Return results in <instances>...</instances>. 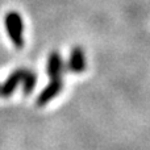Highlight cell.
Masks as SVG:
<instances>
[{"label":"cell","mask_w":150,"mask_h":150,"mask_svg":"<svg viewBox=\"0 0 150 150\" xmlns=\"http://www.w3.org/2000/svg\"><path fill=\"white\" fill-rule=\"evenodd\" d=\"M4 24H5V29H7V33L9 36L11 41L13 42L17 49L24 47L25 44V40H24L23 32H24V21L21 18L20 13L16 12V11H11L5 15L4 18Z\"/></svg>","instance_id":"6da1fadb"},{"label":"cell","mask_w":150,"mask_h":150,"mask_svg":"<svg viewBox=\"0 0 150 150\" xmlns=\"http://www.w3.org/2000/svg\"><path fill=\"white\" fill-rule=\"evenodd\" d=\"M62 87H63V83L61 79H52V82H50L38 95L37 101H36L37 105L42 107V105H45V104H47L49 101H52L53 99L62 91Z\"/></svg>","instance_id":"7a4b0ae2"},{"label":"cell","mask_w":150,"mask_h":150,"mask_svg":"<svg viewBox=\"0 0 150 150\" xmlns=\"http://www.w3.org/2000/svg\"><path fill=\"white\" fill-rule=\"evenodd\" d=\"M23 73H24V69H18V70L13 71V73L7 78V80L3 83V86H0V96H3V98H9V96L15 92L18 83L21 82Z\"/></svg>","instance_id":"3957f363"},{"label":"cell","mask_w":150,"mask_h":150,"mask_svg":"<svg viewBox=\"0 0 150 150\" xmlns=\"http://www.w3.org/2000/svg\"><path fill=\"white\" fill-rule=\"evenodd\" d=\"M69 70L73 73H83L86 70V55L82 47L75 46L70 53V58H69Z\"/></svg>","instance_id":"277c9868"},{"label":"cell","mask_w":150,"mask_h":150,"mask_svg":"<svg viewBox=\"0 0 150 150\" xmlns=\"http://www.w3.org/2000/svg\"><path fill=\"white\" fill-rule=\"evenodd\" d=\"M47 75L52 79H61V75L63 71V62L61 54L58 52L50 53L49 58H47Z\"/></svg>","instance_id":"5b68a950"},{"label":"cell","mask_w":150,"mask_h":150,"mask_svg":"<svg viewBox=\"0 0 150 150\" xmlns=\"http://www.w3.org/2000/svg\"><path fill=\"white\" fill-rule=\"evenodd\" d=\"M21 82H23V92L25 93V95H29V93H32V91L34 90V87H36L37 75L34 74L33 71L24 69Z\"/></svg>","instance_id":"8992f818"}]
</instances>
